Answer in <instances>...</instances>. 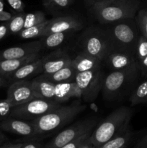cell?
I'll use <instances>...</instances> for the list:
<instances>
[{
    "mask_svg": "<svg viewBox=\"0 0 147 148\" xmlns=\"http://www.w3.org/2000/svg\"><path fill=\"white\" fill-rule=\"evenodd\" d=\"M105 25L104 30L108 39V51L124 52L135 56L141 33L135 18L120 20Z\"/></svg>",
    "mask_w": 147,
    "mask_h": 148,
    "instance_id": "cell-1",
    "label": "cell"
},
{
    "mask_svg": "<svg viewBox=\"0 0 147 148\" xmlns=\"http://www.w3.org/2000/svg\"><path fill=\"white\" fill-rule=\"evenodd\" d=\"M86 109V106L75 101L69 106H61L56 109L32 121L35 130V139L41 140L43 137L52 134L70 123L76 116Z\"/></svg>",
    "mask_w": 147,
    "mask_h": 148,
    "instance_id": "cell-2",
    "label": "cell"
},
{
    "mask_svg": "<svg viewBox=\"0 0 147 148\" xmlns=\"http://www.w3.org/2000/svg\"><path fill=\"white\" fill-rule=\"evenodd\" d=\"M132 116L133 110L127 106H121L111 112L97 124L91 134L90 141L94 147L97 148L126 130Z\"/></svg>",
    "mask_w": 147,
    "mask_h": 148,
    "instance_id": "cell-3",
    "label": "cell"
},
{
    "mask_svg": "<svg viewBox=\"0 0 147 148\" xmlns=\"http://www.w3.org/2000/svg\"><path fill=\"white\" fill-rule=\"evenodd\" d=\"M141 75L139 66L125 70L112 71L105 76L102 92L108 101L120 99L132 92Z\"/></svg>",
    "mask_w": 147,
    "mask_h": 148,
    "instance_id": "cell-4",
    "label": "cell"
},
{
    "mask_svg": "<svg viewBox=\"0 0 147 148\" xmlns=\"http://www.w3.org/2000/svg\"><path fill=\"white\" fill-rule=\"evenodd\" d=\"M139 7L138 0H111L93 4L91 10L100 24L106 25L126 19H134Z\"/></svg>",
    "mask_w": 147,
    "mask_h": 148,
    "instance_id": "cell-5",
    "label": "cell"
},
{
    "mask_svg": "<svg viewBox=\"0 0 147 148\" xmlns=\"http://www.w3.org/2000/svg\"><path fill=\"white\" fill-rule=\"evenodd\" d=\"M35 98L48 100L59 103L71 98H82V92L76 82L54 83L35 77L31 80Z\"/></svg>",
    "mask_w": 147,
    "mask_h": 148,
    "instance_id": "cell-6",
    "label": "cell"
},
{
    "mask_svg": "<svg viewBox=\"0 0 147 148\" xmlns=\"http://www.w3.org/2000/svg\"><path fill=\"white\" fill-rule=\"evenodd\" d=\"M105 76L102 68L76 74L75 82L85 102H92L96 100L102 91Z\"/></svg>",
    "mask_w": 147,
    "mask_h": 148,
    "instance_id": "cell-7",
    "label": "cell"
},
{
    "mask_svg": "<svg viewBox=\"0 0 147 148\" xmlns=\"http://www.w3.org/2000/svg\"><path fill=\"white\" fill-rule=\"evenodd\" d=\"M98 124L95 118L78 121L63 130L44 145V148H59L81 136L92 132Z\"/></svg>",
    "mask_w": 147,
    "mask_h": 148,
    "instance_id": "cell-8",
    "label": "cell"
},
{
    "mask_svg": "<svg viewBox=\"0 0 147 148\" xmlns=\"http://www.w3.org/2000/svg\"><path fill=\"white\" fill-rule=\"evenodd\" d=\"M61 106V103L55 101L41 98H34L22 105L13 107L10 116L32 121L50 111L56 109Z\"/></svg>",
    "mask_w": 147,
    "mask_h": 148,
    "instance_id": "cell-9",
    "label": "cell"
},
{
    "mask_svg": "<svg viewBox=\"0 0 147 148\" xmlns=\"http://www.w3.org/2000/svg\"><path fill=\"white\" fill-rule=\"evenodd\" d=\"M81 45L82 51L102 62L108 49L104 28L96 26L88 27L81 37Z\"/></svg>",
    "mask_w": 147,
    "mask_h": 148,
    "instance_id": "cell-10",
    "label": "cell"
},
{
    "mask_svg": "<svg viewBox=\"0 0 147 148\" xmlns=\"http://www.w3.org/2000/svg\"><path fill=\"white\" fill-rule=\"evenodd\" d=\"M35 98L31 80L23 79L10 84L6 99L13 107L22 105Z\"/></svg>",
    "mask_w": 147,
    "mask_h": 148,
    "instance_id": "cell-11",
    "label": "cell"
},
{
    "mask_svg": "<svg viewBox=\"0 0 147 148\" xmlns=\"http://www.w3.org/2000/svg\"><path fill=\"white\" fill-rule=\"evenodd\" d=\"M102 64L112 72L125 70L139 66L134 55L112 51L107 52Z\"/></svg>",
    "mask_w": 147,
    "mask_h": 148,
    "instance_id": "cell-12",
    "label": "cell"
},
{
    "mask_svg": "<svg viewBox=\"0 0 147 148\" xmlns=\"http://www.w3.org/2000/svg\"><path fill=\"white\" fill-rule=\"evenodd\" d=\"M0 130L25 137L27 140L35 139V130L31 121L8 116L0 121Z\"/></svg>",
    "mask_w": 147,
    "mask_h": 148,
    "instance_id": "cell-13",
    "label": "cell"
},
{
    "mask_svg": "<svg viewBox=\"0 0 147 148\" xmlns=\"http://www.w3.org/2000/svg\"><path fill=\"white\" fill-rule=\"evenodd\" d=\"M82 27V22L71 16L55 17L48 20V23L43 30V36L54 33H72L81 30Z\"/></svg>",
    "mask_w": 147,
    "mask_h": 148,
    "instance_id": "cell-14",
    "label": "cell"
},
{
    "mask_svg": "<svg viewBox=\"0 0 147 148\" xmlns=\"http://www.w3.org/2000/svg\"><path fill=\"white\" fill-rule=\"evenodd\" d=\"M43 46L40 40L30 42L20 46L10 47L0 51V61L21 59L34 53H40Z\"/></svg>",
    "mask_w": 147,
    "mask_h": 148,
    "instance_id": "cell-15",
    "label": "cell"
},
{
    "mask_svg": "<svg viewBox=\"0 0 147 148\" xmlns=\"http://www.w3.org/2000/svg\"><path fill=\"white\" fill-rule=\"evenodd\" d=\"M72 59L66 52L61 50L47 55L43 63L41 74H52L71 64Z\"/></svg>",
    "mask_w": 147,
    "mask_h": 148,
    "instance_id": "cell-16",
    "label": "cell"
},
{
    "mask_svg": "<svg viewBox=\"0 0 147 148\" xmlns=\"http://www.w3.org/2000/svg\"><path fill=\"white\" fill-rule=\"evenodd\" d=\"M46 57H47V55L41 56L33 62L26 64L17 71H15L7 79L9 85L16 81L27 79L30 77H33V75L41 74L43 63L46 59Z\"/></svg>",
    "mask_w": 147,
    "mask_h": 148,
    "instance_id": "cell-17",
    "label": "cell"
},
{
    "mask_svg": "<svg viewBox=\"0 0 147 148\" xmlns=\"http://www.w3.org/2000/svg\"><path fill=\"white\" fill-rule=\"evenodd\" d=\"M102 62L97 58L84 51L78 53L77 56L74 59H72L71 61V66L76 73L99 69L102 68Z\"/></svg>",
    "mask_w": 147,
    "mask_h": 148,
    "instance_id": "cell-18",
    "label": "cell"
},
{
    "mask_svg": "<svg viewBox=\"0 0 147 148\" xmlns=\"http://www.w3.org/2000/svg\"><path fill=\"white\" fill-rule=\"evenodd\" d=\"M41 57L40 53H34L21 59L0 61V77L7 80L9 77L24 64Z\"/></svg>",
    "mask_w": 147,
    "mask_h": 148,
    "instance_id": "cell-19",
    "label": "cell"
},
{
    "mask_svg": "<svg viewBox=\"0 0 147 148\" xmlns=\"http://www.w3.org/2000/svg\"><path fill=\"white\" fill-rule=\"evenodd\" d=\"M76 74L77 73L71 64L54 73L41 74L36 77L54 83H63V82H75Z\"/></svg>",
    "mask_w": 147,
    "mask_h": 148,
    "instance_id": "cell-20",
    "label": "cell"
},
{
    "mask_svg": "<svg viewBox=\"0 0 147 148\" xmlns=\"http://www.w3.org/2000/svg\"><path fill=\"white\" fill-rule=\"evenodd\" d=\"M133 138V132L131 127L105 143L97 148H128Z\"/></svg>",
    "mask_w": 147,
    "mask_h": 148,
    "instance_id": "cell-21",
    "label": "cell"
},
{
    "mask_svg": "<svg viewBox=\"0 0 147 148\" xmlns=\"http://www.w3.org/2000/svg\"><path fill=\"white\" fill-rule=\"evenodd\" d=\"M129 102L131 106L147 103V77L144 80L137 84L131 93Z\"/></svg>",
    "mask_w": 147,
    "mask_h": 148,
    "instance_id": "cell-22",
    "label": "cell"
},
{
    "mask_svg": "<svg viewBox=\"0 0 147 148\" xmlns=\"http://www.w3.org/2000/svg\"><path fill=\"white\" fill-rule=\"evenodd\" d=\"M69 32H63V33H50L41 37V41L43 49H55L61 45L65 41L67 36L69 35Z\"/></svg>",
    "mask_w": 147,
    "mask_h": 148,
    "instance_id": "cell-23",
    "label": "cell"
},
{
    "mask_svg": "<svg viewBox=\"0 0 147 148\" xmlns=\"http://www.w3.org/2000/svg\"><path fill=\"white\" fill-rule=\"evenodd\" d=\"M48 23V20H46L43 23H40L32 27L24 28L18 33V36L22 39H31L35 38H41L43 36V30Z\"/></svg>",
    "mask_w": 147,
    "mask_h": 148,
    "instance_id": "cell-24",
    "label": "cell"
},
{
    "mask_svg": "<svg viewBox=\"0 0 147 148\" xmlns=\"http://www.w3.org/2000/svg\"><path fill=\"white\" fill-rule=\"evenodd\" d=\"M24 17L25 14L24 12H17L12 15V18L7 23L9 33L12 35H17L22 29H24Z\"/></svg>",
    "mask_w": 147,
    "mask_h": 148,
    "instance_id": "cell-25",
    "label": "cell"
},
{
    "mask_svg": "<svg viewBox=\"0 0 147 148\" xmlns=\"http://www.w3.org/2000/svg\"><path fill=\"white\" fill-rule=\"evenodd\" d=\"M46 20V15L41 11H36L34 12L25 14L24 28H27V27L36 25L43 23Z\"/></svg>",
    "mask_w": 147,
    "mask_h": 148,
    "instance_id": "cell-26",
    "label": "cell"
},
{
    "mask_svg": "<svg viewBox=\"0 0 147 148\" xmlns=\"http://www.w3.org/2000/svg\"><path fill=\"white\" fill-rule=\"evenodd\" d=\"M140 33L147 38V9L138 10L135 17Z\"/></svg>",
    "mask_w": 147,
    "mask_h": 148,
    "instance_id": "cell-27",
    "label": "cell"
},
{
    "mask_svg": "<svg viewBox=\"0 0 147 148\" xmlns=\"http://www.w3.org/2000/svg\"><path fill=\"white\" fill-rule=\"evenodd\" d=\"M72 4V0H43V4L51 11H60L68 8Z\"/></svg>",
    "mask_w": 147,
    "mask_h": 148,
    "instance_id": "cell-28",
    "label": "cell"
},
{
    "mask_svg": "<svg viewBox=\"0 0 147 148\" xmlns=\"http://www.w3.org/2000/svg\"><path fill=\"white\" fill-rule=\"evenodd\" d=\"M147 56V38L143 35H140L135 49V58L140 62Z\"/></svg>",
    "mask_w": 147,
    "mask_h": 148,
    "instance_id": "cell-29",
    "label": "cell"
},
{
    "mask_svg": "<svg viewBox=\"0 0 147 148\" xmlns=\"http://www.w3.org/2000/svg\"><path fill=\"white\" fill-rule=\"evenodd\" d=\"M92 132L87 133V134H85L84 135L81 136L79 138L76 139V140H73V141L70 142V143H67V144L64 145L62 147L59 148H79V147L82 145L84 144L89 138H90V136L92 134Z\"/></svg>",
    "mask_w": 147,
    "mask_h": 148,
    "instance_id": "cell-30",
    "label": "cell"
},
{
    "mask_svg": "<svg viewBox=\"0 0 147 148\" xmlns=\"http://www.w3.org/2000/svg\"><path fill=\"white\" fill-rule=\"evenodd\" d=\"M13 106L7 99L0 100V119H3L10 116Z\"/></svg>",
    "mask_w": 147,
    "mask_h": 148,
    "instance_id": "cell-31",
    "label": "cell"
},
{
    "mask_svg": "<svg viewBox=\"0 0 147 148\" xmlns=\"http://www.w3.org/2000/svg\"><path fill=\"white\" fill-rule=\"evenodd\" d=\"M44 145L40 140H27L21 148H44Z\"/></svg>",
    "mask_w": 147,
    "mask_h": 148,
    "instance_id": "cell-32",
    "label": "cell"
},
{
    "mask_svg": "<svg viewBox=\"0 0 147 148\" xmlns=\"http://www.w3.org/2000/svg\"><path fill=\"white\" fill-rule=\"evenodd\" d=\"M10 7L17 12H22L24 11V4L22 0H7Z\"/></svg>",
    "mask_w": 147,
    "mask_h": 148,
    "instance_id": "cell-33",
    "label": "cell"
},
{
    "mask_svg": "<svg viewBox=\"0 0 147 148\" xmlns=\"http://www.w3.org/2000/svg\"><path fill=\"white\" fill-rule=\"evenodd\" d=\"M12 17L11 13L3 10V2L0 1V22H8Z\"/></svg>",
    "mask_w": 147,
    "mask_h": 148,
    "instance_id": "cell-34",
    "label": "cell"
},
{
    "mask_svg": "<svg viewBox=\"0 0 147 148\" xmlns=\"http://www.w3.org/2000/svg\"><path fill=\"white\" fill-rule=\"evenodd\" d=\"M141 74L143 76L147 77V56L144 59L138 62Z\"/></svg>",
    "mask_w": 147,
    "mask_h": 148,
    "instance_id": "cell-35",
    "label": "cell"
},
{
    "mask_svg": "<svg viewBox=\"0 0 147 148\" xmlns=\"http://www.w3.org/2000/svg\"><path fill=\"white\" fill-rule=\"evenodd\" d=\"M23 144H24V142L16 143H10L7 142V143L0 145V148H21Z\"/></svg>",
    "mask_w": 147,
    "mask_h": 148,
    "instance_id": "cell-36",
    "label": "cell"
},
{
    "mask_svg": "<svg viewBox=\"0 0 147 148\" xmlns=\"http://www.w3.org/2000/svg\"><path fill=\"white\" fill-rule=\"evenodd\" d=\"M7 33H9L8 26H7V23L6 22L0 25V40L4 38Z\"/></svg>",
    "mask_w": 147,
    "mask_h": 148,
    "instance_id": "cell-37",
    "label": "cell"
},
{
    "mask_svg": "<svg viewBox=\"0 0 147 148\" xmlns=\"http://www.w3.org/2000/svg\"><path fill=\"white\" fill-rule=\"evenodd\" d=\"M133 148H147V134H145Z\"/></svg>",
    "mask_w": 147,
    "mask_h": 148,
    "instance_id": "cell-38",
    "label": "cell"
},
{
    "mask_svg": "<svg viewBox=\"0 0 147 148\" xmlns=\"http://www.w3.org/2000/svg\"><path fill=\"white\" fill-rule=\"evenodd\" d=\"M7 142H8V138L0 130V145L7 143Z\"/></svg>",
    "mask_w": 147,
    "mask_h": 148,
    "instance_id": "cell-39",
    "label": "cell"
},
{
    "mask_svg": "<svg viewBox=\"0 0 147 148\" xmlns=\"http://www.w3.org/2000/svg\"><path fill=\"white\" fill-rule=\"evenodd\" d=\"M79 148H95V147H94V146L92 145V144L91 143L90 138H89V140L84 143V144L82 145L81 146V147H79Z\"/></svg>",
    "mask_w": 147,
    "mask_h": 148,
    "instance_id": "cell-40",
    "label": "cell"
},
{
    "mask_svg": "<svg viewBox=\"0 0 147 148\" xmlns=\"http://www.w3.org/2000/svg\"><path fill=\"white\" fill-rule=\"evenodd\" d=\"M9 85L8 81L4 78L0 77V88H3V87H6Z\"/></svg>",
    "mask_w": 147,
    "mask_h": 148,
    "instance_id": "cell-41",
    "label": "cell"
},
{
    "mask_svg": "<svg viewBox=\"0 0 147 148\" xmlns=\"http://www.w3.org/2000/svg\"><path fill=\"white\" fill-rule=\"evenodd\" d=\"M111 1V0H88V2L91 6L93 4H97V3H102V2H106V1Z\"/></svg>",
    "mask_w": 147,
    "mask_h": 148,
    "instance_id": "cell-42",
    "label": "cell"
},
{
    "mask_svg": "<svg viewBox=\"0 0 147 148\" xmlns=\"http://www.w3.org/2000/svg\"><path fill=\"white\" fill-rule=\"evenodd\" d=\"M3 1H4V0H0V1H2V2H3Z\"/></svg>",
    "mask_w": 147,
    "mask_h": 148,
    "instance_id": "cell-43",
    "label": "cell"
}]
</instances>
